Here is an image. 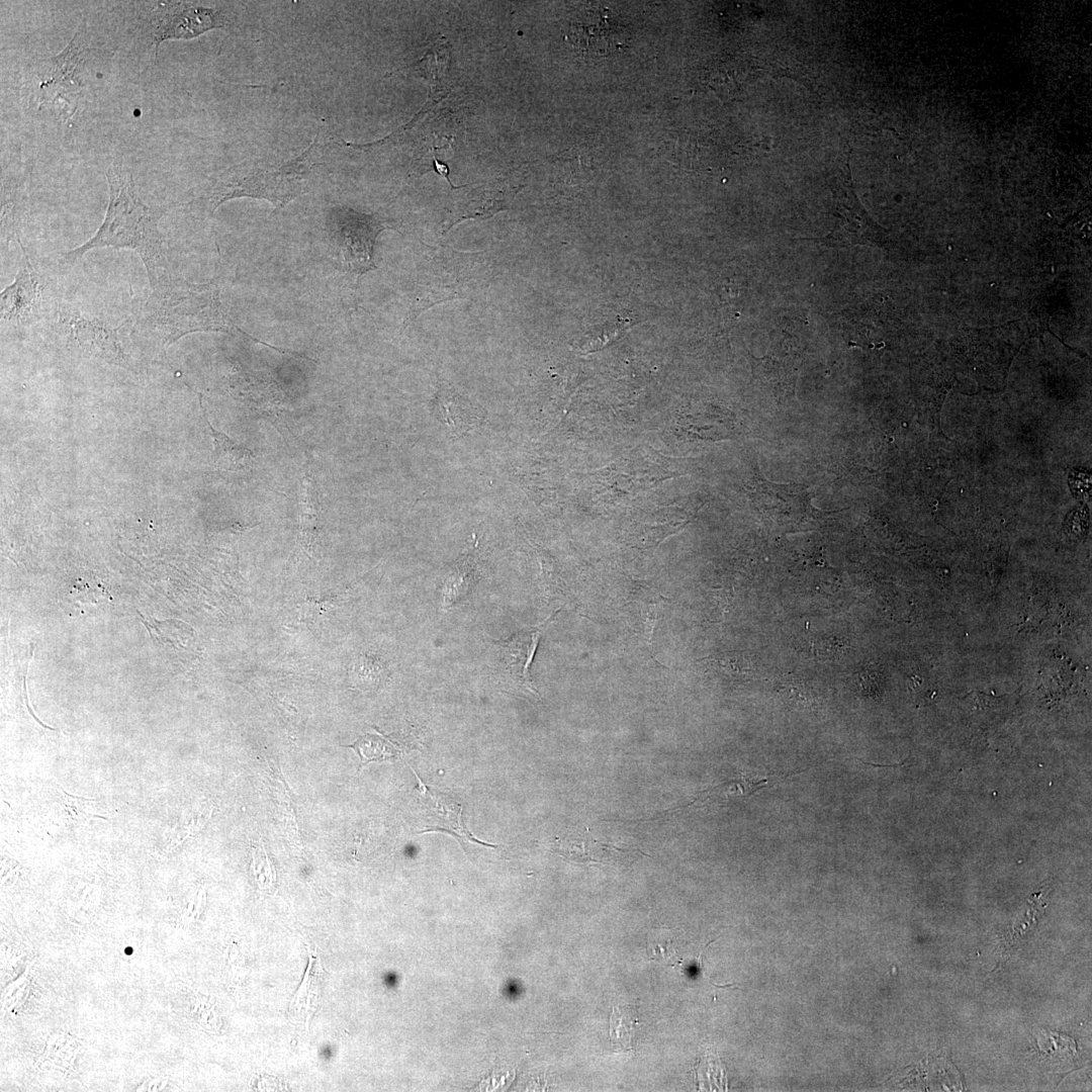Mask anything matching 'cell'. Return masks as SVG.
I'll use <instances>...</instances> for the list:
<instances>
[{"label": "cell", "instance_id": "15", "mask_svg": "<svg viewBox=\"0 0 1092 1092\" xmlns=\"http://www.w3.org/2000/svg\"><path fill=\"white\" fill-rule=\"evenodd\" d=\"M639 1026L638 1007L635 1004L613 1006L610 1017V1041L615 1052H630L635 1046V1032Z\"/></svg>", "mask_w": 1092, "mask_h": 1092}, {"label": "cell", "instance_id": "10", "mask_svg": "<svg viewBox=\"0 0 1092 1092\" xmlns=\"http://www.w3.org/2000/svg\"><path fill=\"white\" fill-rule=\"evenodd\" d=\"M83 29L81 25L69 46L60 55L40 63L39 108L41 104L52 100L53 93L56 94L54 102L61 97L69 104L65 93H70L76 101L78 100L82 87L77 72L83 65L80 58Z\"/></svg>", "mask_w": 1092, "mask_h": 1092}, {"label": "cell", "instance_id": "16", "mask_svg": "<svg viewBox=\"0 0 1092 1092\" xmlns=\"http://www.w3.org/2000/svg\"><path fill=\"white\" fill-rule=\"evenodd\" d=\"M314 478L306 473L300 480L299 519L301 542L310 547L313 543L320 521L321 506Z\"/></svg>", "mask_w": 1092, "mask_h": 1092}, {"label": "cell", "instance_id": "14", "mask_svg": "<svg viewBox=\"0 0 1092 1092\" xmlns=\"http://www.w3.org/2000/svg\"><path fill=\"white\" fill-rule=\"evenodd\" d=\"M80 1044L67 1033H55L48 1038L37 1061L39 1068L59 1074H68L74 1067Z\"/></svg>", "mask_w": 1092, "mask_h": 1092}, {"label": "cell", "instance_id": "2", "mask_svg": "<svg viewBox=\"0 0 1092 1092\" xmlns=\"http://www.w3.org/2000/svg\"><path fill=\"white\" fill-rule=\"evenodd\" d=\"M150 285L152 291L139 324L157 335L164 346L192 333L237 330L214 282H188L169 270Z\"/></svg>", "mask_w": 1092, "mask_h": 1092}, {"label": "cell", "instance_id": "9", "mask_svg": "<svg viewBox=\"0 0 1092 1092\" xmlns=\"http://www.w3.org/2000/svg\"><path fill=\"white\" fill-rule=\"evenodd\" d=\"M16 240L22 251L21 264L14 281L0 294V312L4 323L22 326L39 312L42 287L18 236Z\"/></svg>", "mask_w": 1092, "mask_h": 1092}, {"label": "cell", "instance_id": "12", "mask_svg": "<svg viewBox=\"0 0 1092 1092\" xmlns=\"http://www.w3.org/2000/svg\"><path fill=\"white\" fill-rule=\"evenodd\" d=\"M205 423L209 427L213 439L212 462L213 466L223 471H240L250 469L255 462L254 453L244 445L238 444L225 434L215 430L206 416V412L200 402Z\"/></svg>", "mask_w": 1092, "mask_h": 1092}, {"label": "cell", "instance_id": "3", "mask_svg": "<svg viewBox=\"0 0 1092 1092\" xmlns=\"http://www.w3.org/2000/svg\"><path fill=\"white\" fill-rule=\"evenodd\" d=\"M316 139L300 156L280 165H257L232 168L214 177L205 199L211 210L226 200L248 196L266 199L283 206L301 194L308 185L310 172L320 151Z\"/></svg>", "mask_w": 1092, "mask_h": 1092}, {"label": "cell", "instance_id": "7", "mask_svg": "<svg viewBox=\"0 0 1092 1092\" xmlns=\"http://www.w3.org/2000/svg\"><path fill=\"white\" fill-rule=\"evenodd\" d=\"M557 613L559 611L537 626L520 629L506 639L493 641L496 648L497 669L508 684L515 689L538 696L532 682L530 666L540 638Z\"/></svg>", "mask_w": 1092, "mask_h": 1092}, {"label": "cell", "instance_id": "13", "mask_svg": "<svg viewBox=\"0 0 1092 1092\" xmlns=\"http://www.w3.org/2000/svg\"><path fill=\"white\" fill-rule=\"evenodd\" d=\"M553 845L554 850L568 860L588 864L603 862L604 855L622 851L614 844L594 839L588 828H586V833H581L577 837L557 838Z\"/></svg>", "mask_w": 1092, "mask_h": 1092}, {"label": "cell", "instance_id": "4", "mask_svg": "<svg viewBox=\"0 0 1092 1092\" xmlns=\"http://www.w3.org/2000/svg\"><path fill=\"white\" fill-rule=\"evenodd\" d=\"M143 12L142 19H146L143 26L149 27L146 33L155 46L156 58L163 40L189 39L226 24L220 10L193 2H156L151 10L147 8Z\"/></svg>", "mask_w": 1092, "mask_h": 1092}, {"label": "cell", "instance_id": "5", "mask_svg": "<svg viewBox=\"0 0 1092 1092\" xmlns=\"http://www.w3.org/2000/svg\"><path fill=\"white\" fill-rule=\"evenodd\" d=\"M330 236L345 268L363 274L375 269L373 247L385 228L374 216L349 207H334L328 217Z\"/></svg>", "mask_w": 1092, "mask_h": 1092}, {"label": "cell", "instance_id": "17", "mask_svg": "<svg viewBox=\"0 0 1092 1092\" xmlns=\"http://www.w3.org/2000/svg\"><path fill=\"white\" fill-rule=\"evenodd\" d=\"M475 579L473 556L468 553L448 573L442 590V606L450 609L470 590Z\"/></svg>", "mask_w": 1092, "mask_h": 1092}, {"label": "cell", "instance_id": "6", "mask_svg": "<svg viewBox=\"0 0 1092 1092\" xmlns=\"http://www.w3.org/2000/svg\"><path fill=\"white\" fill-rule=\"evenodd\" d=\"M567 39L579 55L601 58L623 48L627 29L618 15L608 8L592 6L571 18Z\"/></svg>", "mask_w": 1092, "mask_h": 1092}, {"label": "cell", "instance_id": "1", "mask_svg": "<svg viewBox=\"0 0 1092 1092\" xmlns=\"http://www.w3.org/2000/svg\"><path fill=\"white\" fill-rule=\"evenodd\" d=\"M106 177L109 202L103 222L92 238L66 253L64 260L74 263L97 248L129 249L140 255L152 282L169 271L159 231L161 215L140 199L131 173L121 164L111 165Z\"/></svg>", "mask_w": 1092, "mask_h": 1092}, {"label": "cell", "instance_id": "11", "mask_svg": "<svg viewBox=\"0 0 1092 1092\" xmlns=\"http://www.w3.org/2000/svg\"><path fill=\"white\" fill-rule=\"evenodd\" d=\"M309 962L303 981L295 993L290 1006L289 1014L295 1020L306 1023L311 1017L314 1007L321 995L322 983L325 977L321 959L308 949Z\"/></svg>", "mask_w": 1092, "mask_h": 1092}, {"label": "cell", "instance_id": "18", "mask_svg": "<svg viewBox=\"0 0 1092 1092\" xmlns=\"http://www.w3.org/2000/svg\"><path fill=\"white\" fill-rule=\"evenodd\" d=\"M347 747L353 748L359 755V769L368 762L394 759L401 754L397 745L379 735L366 734Z\"/></svg>", "mask_w": 1092, "mask_h": 1092}, {"label": "cell", "instance_id": "21", "mask_svg": "<svg viewBox=\"0 0 1092 1092\" xmlns=\"http://www.w3.org/2000/svg\"><path fill=\"white\" fill-rule=\"evenodd\" d=\"M508 1077H510V1072L505 1075H492L490 1078L481 1082V1090H496V1088L508 1086Z\"/></svg>", "mask_w": 1092, "mask_h": 1092}, {"label": "cell", "instance_id": "19", "mask_svg": "<svg viewBox=\"0 0 1092 1092\" xmlns=\"http://www.w3.org/2000/svg\"><path fill=\"white\" fill-rule=\"evenodd\" d=\"M58 792L61 798V808L70 822L83 824L95 816L93 814L94 800L72 796L60 786H58Z\"/></svg>", "mask_w": 1092, "mask_h": 1092}, {"label": "cell", "instance_id": "8", "mask_svg": "<svg viewBox=\"0 0 1092 1092\" xmlns=\"http://www.w3.org/2000/svg\"><path fill=\"white\" fill-rule=\"evenodd\" d=\"M61 320L71 347L85 355L129 367L127 356L118 340V328L76 310H63Z\"/></svg>", "mask_w": 1092, "mask_h": 1092}, {"label": "cell", "instance_id": "20", "mask_svg": "<svg viewBox=\"0 0 1092 1092\" xmlns=\"http://www.w3.org/2000/svg\"><path fill=\"white\" fill-rule=\"evenodd\" d=\"M254 860H255V863H256L255 874L257 875L258 882L261 880V878L263 876V873H264V877H263V881H262L261 885L264 884V888H267V887L270 888L271 885H273V883L275 881V874H274V870H273V867L271 864V861L269 860L268 857H266V855H265V858L256 859V857H255Z\"/></svg>", "mask_w": 1092, "mask_h": 1092}]
</instances>
